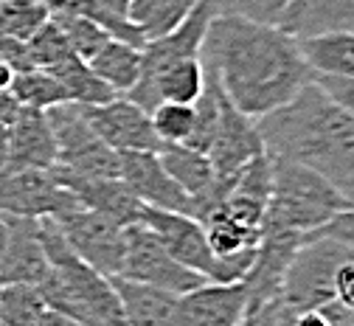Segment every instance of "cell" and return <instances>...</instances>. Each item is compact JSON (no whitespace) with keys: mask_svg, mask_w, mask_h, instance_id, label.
<instances>
[{"mask_svg":"<svg viewBox=\"0 0 354 326\" xmlns=\"http://www.w3.org/2000/svg\"><path fill=\"white\" fill-rule=\"evenodd\" d=\"M200 60L225 99L253 121L284 107L313 82L295 37L228 12L211 20Z\"/></svg>","mask_w":354,"mask_h":326,"instance_id":"obj_1","label":"cell"},{"mask_svg":"<svg viewBox=\"0 0 354 326\" xmlns=\"http://www.w3.org/2000/svg\"><path fill=\"white\" fill-rule=\"evenodd\" d=\"M264 155L313 169L354 206V118L309 82L292 102L256 121Z\"/></svg>","mask_w":354,"mask_h":326,"instance_id":"obj_2","label":"cell"},{"mask_svg":"<svg viewBox=\"0 0 354 326\" xmlns=\"http://www.w3.org/2000/svg\"><path fill=\"white\" fill-rule=\"evenodd\" d=\"M348 208L354 206L346 197H340L313 169L287 161H273V189L268 200V214H264L268 228L313 237Z\"/></svg>","mask_w":354,"mask_h":326,"instance_id":"obj_3","label":"cell"},{"mask_svg":"<svg viewBox=\"0 0 354 326\" xmlns=\"http://www.w3.org/2000/svg\"><path fill=\"white\" fill-rule=\"evenodd\" d=\"M141 225L152 230L155 239L169 251L171 259H177L183 267L200 273L203 278H208L214 284L242 282L245 273L253 264V259H256V251H245V253H236L231 259H219L205 239V228L189 214L144 208Z\"/></svg>","mask_w":354,"mask_h":326,"instance_id":"obj_4","label":"cell"},{"mask_svg":"<svg viewBox=\"0 0 354 326\" xmlns=\"http://www.w3.org/2000/svg\"><path fill=\"white\" fill-rule=\"evenodd\" d=\"M354 259V251L332 237H306V242L295 251L287 264L281 282V301L301 309H321L335 301L332 282L343 262Z\"/></svg>","mask_w":354,"mask_h":326,"instance_id":"obj_5","label":"cell"},{"mask_svg":"<svg viewBox=\"0 0 354 326\" xmlns=\"http://www.w3.org/2000/svg\"><path fill=\"white\" fill-rule=\"evenodd\" d=\"M46 116L57 141L54 169L76 177H118V152L93 132L82 105L62 102L46 110Z\"/></svg>","mask_w":354,"mask_h":326,"instance_id":"obj_6","label":"cell"},{"mask_svg":"<svg viewBox=\"0 0 354 326\" xmlns=\"http://www.w3.org/2000/svg\"><path fill=\"white\" fill-rule=\"evenodd\" d=\"M216 0H197L194 9L189 12V17L177 26L171 34L160 37V39H152L141 48V76L138 82L132 84L124 96L132 102V105H144V96L149 84L174 62L180 60H194L200 57L203 51V42H205V34H208V26L211 20L216 17Z\"/></svg>","mask_w":354,"mask_h":326,"instance_id":"obj_7","label":"cell"},{"mask_svg":"<svg viewBox=\"0 0 354 326\" xmlns=\"http://www.w3.org/2000/svg\"><path fill=\"white\" fill-rule=\"evenodd\" d=\"M118 278H129V282L149 284L174 296H186L203 284L208 278L200 273L183 267L177 259L169 256V251L155 239V234L144 225H129L127 228V253Z\"/></svg>","mask_w":354,"mask_h":326,"instance_id":"obj_8","label":"cell"},{"mask_svg":"<svg viewBox=\"0 0 354 326\" xmlns=\"http://www.w3.org/2000/svg\"><path fill=\"white\" fill-rule=\"evenodd\" d=\"M62 237L68 239L71 251L93 270L107 278H115L124 264L127 253V228L113 222L110 217L91 211V208H73L62 217H54Z\"/></svg>","mask_w":354,"mask_h":326,"instance_id":"obj_9","label":"cell"},{"mask_svg":"<svg viewBox=\"0 0 354 326\" xmlns=\"http://www.w3.org/2000/svg\"><path fill=\"white\" fill-rule=\"evenodd\" d=\"M79 208L76 197L59 185L54 172L42 169H3L0 172V217H62Z\"/></svg>","mask_w":354,"mask_h":326,"instance_id":"obj_10","label":"cell"},{"mask_svg":"<svg viewBox=\"0 0 354 326\" xmlns=\"http://www.w3.org/2000/svg\"><path fill=\"white\" fill-rule=\"evenodd\" d=\"M93 132L113 152H160L166 144L155 135L152 118L147 110L132 105L127 96H115L107 105L84 107Z\"/></svg>","mask_w":354,"mask_h":326,"instance_id":"obj_11","label":"cell"},{"mask_svg":"<svg viewBox=\"0 0 354 326\" xmlns=\"http://www.w3.org/2000/svg\"><path fill=\"white\" fill-rule=\"evenodd\" d=\"M118 180L147 208L192 217V197L169 177L158 152H121L118 155Z\"/></svg>","mask_w":354,"mask_h":326,"instance_id":"obj_12","label":"cell"},{"mask_svg":"<svg viewBox=\"0 0 354 326\" xmlns=\"http://www.w3.org/2000/svg\"><path fill=\"white\" fill-rule=\"evenodd\" d=\"M256 155H264L256 121L239 113L225 99V93L219 90V118H216V129L208 147V161L214 166V174L228 177L239 172L248 161H253Z\"/></svg>","mask_w":354,"mask_h":326,"instance_id":"obj_13","label":"cell"},{"mask_svg":"<svg viewBox=\"0 0 354 326\" xmlns=\"http://www.w3.org/2000/svg\"><path fill=\"white\" fill-rule=\"evenodd\" d=\"M6 222V242L0 251V284H42L51 267L42 251L37 219L3 217Z\"/></svg>","mask_w":354,"mask_h":326,"instance_id":"obj_14","label":"cell"},{"mask_svg":"<svg viewBox=\"0 0 354 326\" xmlns=\"http://www.w3.org/2000/svg\"><path fill=\"white\" fill-rule=\"evenodd\" d=\"M51 172L59 180V185H65V189L76 197V203L82 208L99 211L124 228L141 225L147 206L132 194L118 177H76V174H68L59 169H51Z\"/></svg>","mask_w":354,"mask_h":326,"instance_id":"obj_15","label":"cell"},{"mask_svg":"<svg viewBox=\"0 0 354 326\" xmlns=\"http://www.w3.org/2000/svg\"><path fill=\"white\" fill-rule=\"evenodd\" d=\"M248 307L245 282L203 284L177 298L174 326H239Z\"/></svg>","mask_w":354,"mask_h":326,"instance_id":"obj_16","label":"cell"},{"mask_svg":"<svg viewBox=\"0 0 354 326\" xmlns=\"http://www.w3.org/2000/svg\"><path fill=\"white\" fill-rule=\"evenodd\" d=\"M9 129V161L6 169H42L57 166V141L46 110L20 107Z\"/></svg>","mask_w":354,"mask_h":326,"instance_id":"obj_17","label":"cell"},{"mask_svg":"<svg viewBox=\"0 0 354 326\" xmlns=\"http://www.w3.org/2000/svg\"><path fill=\"white\" fill-rule=\"evenodd\" d=\"M279 28L295 39L329 31H354V0H292Z\"/></svg>","mask_w":354,"mask_h":326,"instance_id":"obj_18","label":"cell"},{"mask_svg":"<svg viewBox=\"0 0 354 326\" xmlns=\"http://www.w3.org/2000/svg\"><path fill=\"white\" fill-rule=\"evenodd\" d=\"M113 287L121 301V312L127 326H174L177 323V298L174 293L129 282V278H113Z\"/></svg>","mask_w":354,"mask_h":326,"instance_id":"obj_19","label":"cell"},{"mask_svg":"<svg viewBox=\"0 0 354 326\" xmlns=\"http://www.w3.org/2000/svg\"><path fill=\"white\" fill-rule=\"evenodd\" d=\"M205 90V65L200 57L194 60H180L169 65L147 90L141 110L152 113L160 102H174V105H194Z\"/></svg>","mask_w":354,"mask_h":326,"instance_id":"obj_20","label":"cell"},{"mask_svg":"<svg viewBox=\"0 0 354 326\" xmlns=\"http://www.w3.org/2000/svg\"><path fill=\"white\" fill-rule=\"evenodd\" d=\"M298 51L313 76H354V31L298 39Z\"/></svg>","mask_w":354,"mask_h":326,"instance_id":"obj_21","label":"cell"},{"mask_svg":"<svg viewBox=\"0 0 354 326\" xmlns=\"http://www.w3.org/2000/svg\"><path fill=\"white\" fill-rule=\"evenodd\" d=\"M48 73L57 76V82L62 84L68 102H76L82 107H99V105H107L113 102L118 93L113 87H107L87 62H82L79 57H65L62 62H57Z\"/></svg>","mask_w":354,"mask_h":326,"instance_id":"obj_22","label":"cell"},{"mask_svg":"<svg viewBox=\"0 0 354 326\" xmlns=\"http://www.w3.org/2000/svg\"><path fill=\"white\" fill-rule=\"evenodd\" d=\"M163 169L169 172V177L180 185V189L194 200L200 197L208 185L216 180L214 174V166L208 161V155L203 152H194L183 144H166L160 152H158Z\"/></svg>","mask_w":354,"mask_h":326,"instance_id":"obj_23","label":"cell"},{"mask_svg":"<svg viewBox=\"0 0 354 326\" xmlns=\"http://www.w3.org/2000/svg\"><path fill=\"white\" fill-rule=\"evenodd\" d=\"M194 3L197 0H132L127 9V17L144 34L147 42H152V39L171 34L189 17Z\"/></svg>","mask_w":354,"mask_h":326,"instance_id":"obj_24","label":"cell"},{"mask_svg":"<svg viewBox=\"0 0 354 326\" xmlns=\"http://www.w3.org/2000/svg\"><path fill=\"white\" fill-rule=\"evenodd\" d=\"M87 65H91V71L107 87H113L118 96H124V93L141 76V48L127 45V42H118V39H107L104 48Z\"/></svg>","mask_w":354,"mask_h":326,"instance_id":"obj_25","label":"cell"},{"mask_svg":"<svg viewBox=\"0 0 354 326\" xmlns=\"http://www.w3.org/2000/svg\"><path fill=\"white\" fill-rule=\"evenodd\" d=\"M9 93L15 96V102L20 107H28V110H51V107L68 102V96H65L62 84L57 82V76L48 73V71H42V68L17 71L12 76Z\"/></svg>","mask_w":354,"mask_h":326,"instance_id":"obj_26","label":"cell"},{"mask_svg":"<svg viewBox=\"0 0 354 326\" xmlns=\"http://www.w3.org/2000/svg\"><path fill=\"white\" fill-rule=\"evenodd\" d=\"M51 20L46 0H0V37L28 42Z\"/></svg>","mask_w":354,"mask_h":326,"instance_id":"obj_27","label":"cell"},{"mask_svg":"<svg viewBox=\"0 0 354 326\" xmlns=\"http://www.w3.org/2000/svg\"><path fill=\"white\" fill-rule=\"evenodd\" d=\"M46 309L37 284H0V326H37Z\"/></svg>","mask_w":354,"mask_h":326,"instance_id":"obj_28","label":"cell"},{"mask_svg":"<svg viewBox=\"0 0 354 326\" xmlns=\"http://www.w3.org/2000/svg\"><path fill=\"white\" fill-rule=\"evenodd\" d=\"M51 20H54L57 28L62 31L71 54L79 57L82 62H91V60L104 48V42L110 39L93 20H87V17H82V15H73V12H54Z\"/></svg>","mask_w":354,"mask_h":326,"instance_id":"obj_29","label":"cell"},{"mask_svg":"<svg viewBox=\"0 0 354 326\" xmlns=\"http://www.w3.org/2000/svg\"><path fill=\"white\" fill-rule=\"evenodd\" d=\"M149 118H152L155 135L163 144H186L194 132V105L160 102L149 113Z\"/></svg>","mask_w":354,"mask_h":326,"instance_id":"obj_30","label":"cell"},{"mask_svg":"<svg viewBox=\"0 0 354 326\" xmlns=\"http://www.w3.org/2000/svg\"><path fill=\"white\" fill-rule=\"evenodd\" d=\"M28 60H31V68H42V71H51L57 62H62L65 57H71V48L68 42L62 37V31L57 28L54 20H48L46 26H42L28 42Z\"/></svg>","mask_w":354,"mask_h":326,"instance_id":"obj_31","label":"cell"},{"mask_svg":"<svg viewBox=\"0 0 354 326\" xmlns=\"http://www.w3.org/2000/svg\"><path fill=\"white\" fill-rule=\"evenodd\" d=\"M290 3L292 0H216V9L228 12V15L248 17L253 23L279 26V20H281V15Z\"/></svg>","mask_w":354,"mask_h":326,"instance_id":"obj_32","label":"cell"},{"mask_svg":"<svg viewBox=\"0 0 354 326\" xmlns=\"http://www.w3.org/2000/svg\"><path fill=\"white\" fill-rule=\"evenodd\" d=\"M313 82L354 118V76H313Z\"/></svg>","mask_w":354,"mask_h":326,"instance_id":"obj_33","label":"cell"},{"mask_svg":"<svg viewBox=\"0 0 354 326\" xmlns=\"http://www.w3.org/2000/svg\"><path fill=\"white\" fill-rule=\"evenodd\" d=\"M332 296H335V304L354 309V259H348L337 267L335 282H332Z\"/></svg>","mask_w":354,"mask_h":326,"instance_id":"obj_34","label":"cell"},{"mask_svg":"<svg viewBox=\"0 0 354 326\" xmlns=\"http://www.w3.org/2000/svg\"><path fill=\"white\" fill-rule=\"evenodd\" d=\"M313 237H332V239H337V242H343V245H348L354 251V208L337 214L329 225H324Z\"/></svg>","mask_w":354,"mask_h":326,"instance_id":"obj_35","label":"cell"},{"mask_svg":"<svg viewBox=\"0 0 354 326\" xmlns=\"http://www.w3.org/2000/svg\"><path fill=\"white\" fill-rule=\"evenodd\" d=\"M287 326H329V318L324 309H301L290 315Z\"/></svg>","mask_w":354,"mask_h":326,"instance_id":"obj_36","label":"cell"},{"mask_svg":"<svg viewBox=\"0 0 354 326\" xmlns=\"http://www.w3.org/2000/svg\"><path fill=\"white\" fill-rule=\"evenodd\" d=\"M37 326H82L76 318H71V315H65V312H59V309H46L39 315V320H37Z\"/></svg>","mask_w":354,"mask_h":326,"instance_id":"obj_37","label":"cell"},{"mask_svg":"<svg viewBox=\"0 0 354 326\" xmlns=\"http://www.w3.org/2000/svg\"><path fill=\"white\" fill-rule=\"evenodd\" d=\"M17 110H20V105L15 102L12 93L9 90H0V124L9 127L15 121V116H17Z\"/></svg>","mask_w":354,"mask_h":326,"instance_id":"obj_38","label":"cell"},{"mask_svg":"<svg viewBox=\"0 0 354 326\" xmlns=\"http://www.w3.org/2000/svg\"><path fill=\"white\" fill-rule=\"evenodd\" d=\"M6 161H9V129L0 124V172L6 169Z\"/></svg>","mask_w":354,"mask_h":326,"instance_id":"obj_39","label":"cell"},{"mask_svg":"<svg viewBox=\"0 0 354 326\" xmlns=\"http://www.w3.org/2000/svg\"><path fill=\"white\" fill-rule=\"evenodd\" d=\"M96 3L104 6V9H110V12H115V15H124L127 17V9H129L132 0H96Z\"/></svg>","mask_w":354,"mask_h":326,"instance_id":"obj_40","label":"cell"},{"mask_svg":"<svg viewBox=\"0 0 354 326\" xmlns=\"http://www.w3.org/2000/svg\"><path fill=\"white\" fill-rule=\"evenodd\" d=\"M12 76H15V71L0 60V90H9V84H12Z\"/></svg>","mask_w":354,"mask_h":326,"instance_id":"obj_41","label":"cell"}]
</instances>
